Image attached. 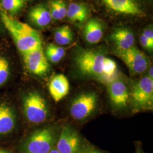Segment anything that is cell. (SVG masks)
Instances as JSON below:
<instances>
[{"label": "cell", "instance_id": "20", "mask_svg": "<svg viewBox=\"0 0 153 153\" xmlns=\"http://www.w3.org/2000/svg\"><path fill=\"white\" fill-rule=\"evenodd\" d=\"M45 56L52 63H58L65 55V49L53 43L48 44L45 49Z\"/></svg>", "mask_w": 153, "mask_h": 153}, {"label": "cell", "instance_id": "23", "mask_svg": "<svg viewBox=\"0 0 153 153\" xmlns=\"http://www.w3.org/2000/svg\"><path fill=\"white\" fill-rule=\"evenodd\" d=\"M140 44L145 49L152 51L153 49V43L149 41L143 34H141L140 37Z\"/></svg>", "mask_w": 153, "mask_h": 153}, {"label": "cell", "instance_id": "1", "mask_svg": "<svg viewBox=\"0 0 153 153\" xmlns=\"http://www.w3.org/2000/svg\"><path fill=\"white\" fill-rule=\"evenodd\" d=\"M0 19L22 55L43 47L40 33L27 24L17 20L3 10L0 12Z\"/></svg>", "mask_w": 153, "mask_h": 153}, {"label": "cell", "instance_id": "27", "mask_svg": "<svg viewBox=\"0 0 153 153\" xmlns=\"http://www.w3.org/2000/svg\"><path fill=\"white\" fill-rule=\"evenodd\" d=\"M0 153H11L7 150H6L5 149H0Z\"/></svg>", "mask_w": 153, "mask_h": 153}, {"label": "cell", "instance_id": "12", "mask_svg": "<svg viewBox=\"0 0 153 153\" xmlns=\"http://www.w3.org/2000/svg\"><path fill=\"white\" fill-rule=\"evenodd\" d=\"M48 90L52 98L56 102H58L69 93V82L64 75L56 74L51 79Z\"/></svg>", "mask_w": 153, "mask_h": 153}, {"label": "cell", "instance_id": "28", "mask_svg": "<svg viewBox=\"0 0 153 153\" xmlns=\"http://www.w3.org/2000/svg\"><path fill=\"white\" fill-rule=\"evenodd\" d=\"M88 153H101L100 152H99L98 150H90Z\"/></svg>", "mask_w": 153, "mask_h": 153}, {"label": "cell", "instance_id": "10", "mask_svg": "<svg viewBox=\"0 0 153 153\" xmlns=\"http://www.w3.org/2000/svg\"><path fill=\"white\" fill-rule=\"evenodd\" d=\"M56 149L59 153H80L81 141L77 132L69 126H64Z\"/></svg>", "mask_w": 153, "mask_h": 153}, {"label": "cell", "instance_id": "6", "mask_svg": "<svg viewBox=\"0 0 153 153\" xmlns=\"http://www.w3.org/2000/svg\"><path fill=\"white\" fill-rule=\"evenodd\" d=\"M98 104V97L95 93H82L72 100L70 114L74 120H85L95 112Z\"/></svg>", "mask_w": 153, "mask_h": 153}, {"label": "cell", "instance_id": "13", "mask_svg": "<svg viewBox=\"0 0 153 153\" xmlns=\"http://www.w3.org/2000/svg\"><path fill=\"white\" fill-rule=\"evenodd\" d=\"M16 125V116L11 107L0 104V135L7 134L14 130Z\"/></svg>", "mask_w": 153, "mask_h": 153}, {"label": "cell", "instance_id": "14", "mask_svg": "<svg viewBox=\"0 0 153 153\" xmlns=\"http://www.w3.org/2000/svg\"><path fill=\"white\" fill-rule=\"evenodd\" d=\"M118 51H124L134 46L135 39L133 33L126 28L116 30L111 35Z\"/></svg>", "mask_w": 153, "mask_h": 153}, {"label": "cell", "instance_id": "11", "mask_svg": "<svg viewBox=\"0 0 153 153\" xmlns=\"http://www.w3.org/2000/svg\"><path fill=\"white\" fill-rule=\"evenodd\" d=\"M110 10L115 13L133 16H144L140 5L136 0H102Z\"/></svg>", "mask_w": 153, "mask_h": 153}, {"label": "cell", "instance_id": "19", "mask_svg": "<svg viewBox=\"0 0 153 153\" xmlns=\"http://www.w3.org/2000/svg\"><path fill=\"white\" fill-rule=\"evenodd\" d=\"M55 42L60 45L71 44L73 40V34L71 28L67 25L57 28L54 33Z\"/></svg>", "mask_w": 153, "mask_h": 153}, {"label": "cell", "instance_id": "15", "mask_svg": "<svg viewBox=\"0 0 153 153\" xmlns=\"http://www.w3.org/2000/svg\"><path fill=\"white\" fill-rule=\"evenodd\" d=\"M103 35V26L97 19L88 21L85 26L83 36L86 41L90 44H96L100 41Z\"/></svg>", "mask_w": 153, "mask_h": 153}, {"label": "cell", "instance_id": "16", "mask_svg": "<svg viewBox=\"0 0 153 153\" xmlns=\"http://www.w3.org/2000/svg\"><path fill=\"white\" fill-rule=\"evenodd\" d=\"M28 18L31 22L39 27L47 26L52 19L49 9L43 5L33 7L28 12Z\"/></svg>", "mask_w": 153, "mask_h": 153}, {"label": "cell", "instance_id": "2", "mask_svg": "<svg viewBox=\"0 0 153 153\" xmlns=\"http://www.w3.org/2000/svg\"><path fill=\"white\" fill-rule=\"evenodd\" d=\"M106 57L97 50L82 49L76 53L74 61L77 69L82 74L94 77L103 83Z\"/></svg>", "mask_w": 153, "mask_h": 153}, {"label": "cell", "instance_id": "4", "mask_svg": "<svg viewBox=\"0 0 153 153\" xmlns=\"http://www.w3.org/2000/svg\"><path fill=\"white\" fill-rule=\"evenodd\" d=\"M23 107L26 119L33 124L43 123L49 115V108L45 99L36 91L28 93L24 97Z\"/></svg>", "mask_w": 153, "mask_h": 153}, {"label": "cell", "instance_id": "25", "mask_svg": "<svg viewBox=\"0 0 153 153\" xmlns=\"http://www.w3.org/2000/svg\"><path fill=\"white\" fill-rule=\"evenodd\" d=\"M151 79H153V66H151L150 68H149V75L148 76Z\"/></svg>", "mask_w": 153, "mask_h": 153}, {"label": "cell", "instance_id": "7", "mask_svg": "<svg viewBox=\"0 0 153 153\" xmlns=\"http://www.w3.org/2000/svg\"><path fill=\"white\" fill-rule=\"evenodd\" d=\"M116 55L125 63L133 74H142L150 65L148 56L134 46L124 51L117 50Z\"/></svg>", "mask_w": 153, "mask_h": 153}, {"label": "cell", "instance_id": "21", "mask_svg": "<svg viewBox=\"0 0 153 153\" xmlns=\"http://www.w3.org/2000/svg\"><path fill=\"white\" fill-rule=\"evenodd\" d=\"M26 0H1V5L5 11L13 16L24 7Z\"/></svg>", "mask_w": 153, "mask_h": 153}, {"label": "cell", "instance_id": "18", "mask_svg": "<svg viewBox=\"0 0 153 153\" xmlns=\"http://www.w3.org/2000/svg\"><path fill=\"white\" fill-rule=\"evenodd\" d=\"M67 6L64 0H51L49 2V11L52 18L62 20L66 16Z\"/></svg>", "mask_w": 153, "mask_h": 153}, {"label": "cell", "instance_id": "22", "mask_svg": "<svg viewBox=\"0 0 153 153\" xmlns=\"http://www.w3.org/2000/svg\"><path fill=\"white\" fill-rule=\"evenodd\" d=\"M10 74V68L8 60L5 57L0 56V86L8 80Z\"/></svg>", "mask_w": 153, "mask_h": 153}, {"label": "cell", "instance_id": "17", "mask_svg": "<svg viewBox=\"0 0 153 153\" xmlns=\"http://www.w3.org/2000/svg\"><path fill=\"white\" fill-rule=\"evenodd\" d=\"M89 16V9L84 4L72 2L67 8L66 16L71 22H84L88 19Z\"/></svg>", "mask_w": 153, "mask_h": 153}, {"label": "cell", "instance_id": "5", "mask_svg": "<svg viewBox=\"0 0 153 153\" xmlns=\"http://www.w3.org/2000/svg\"><path fill=\"white\" fill-rule=\"evenodd\" d=\"M55 134L51 128H44L33 133L23 145L25 153H48L53 149Z\"/></svg>", "mask_w": 153, "mask_h": 153}, {"label": "cell", "instance_id": "8", "mask_svg": "<svg viewBox=\"0 0 153 153\" xmlns=\"http://www.w3.org/2000/svg\"><path fill=\"white\" fill-rule=\"evenodd\" d=\"M22 56L25 66L29 72L40 76H44L48 73L50 65L43 47L24 53Z\"/></svg>", "mask_w": 153, "mask_h": 153}, {"label": "cell", "instance_id": "26", "mask_svg": "<svg viewBox=\"0 0 153 153\" xmlns=\"http://www.w3.org/2000/svg\"><path fill=\"white\" fill-rule=\"evenodd\" d=\"M48 153H59L57 150L56 148H53Z\"/></svg>", "mask_w": 153, "mask_h": 153}, {"label": "cell", "instance_id": "3", "mask_svg": "<svg viewBox=\"0 0 153 153\" xmlns=\"http://www.w3.org/2000/svg\"><path fill=\"white\" fill-rule=\"evenodd\" d=\"M130 103L134 113L153 109V79L145 76L133 83L130 91Z\"/></svg>", "mask_w": 153, "mask_h": 153}, {"label": "cell", "instance_id": "24", "mask_svg": "<svg viewBox=\"0 0 153 153\" xmlns=\"http://www.w3.org/2000/svg\"><path fill=\"white\" fill-rule=\"evenodd\" d=\"M142 34L148 39L149 41L153 43V30L152 28H145L143 30Z\"/></svg>", "mask_w": 153, "mask_h": 153}, {"label": "cell", "instance_id": "9", "mask_svg": "<svg viewBox=\"0 0 153 153\" xmlns=\"http://www.w3.org/2000/svg\"><path fill=\"white\" fill-rule=\"evenodd\" d=\"M107 85L110 101L114 108H126L130 102V91L126 82L116 78Z\"/></svg>", "mask_w": 153, "mask_h": 153}]
</instances>
